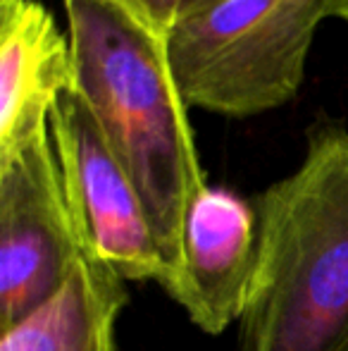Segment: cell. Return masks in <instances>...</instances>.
<instances>
[{
    "label": "cell",
    "instance_id": "cell-2",
    "mask_svg": "<svg viewBox=\"0 0 348 351\" xmlns=\"http://www.w3.org/2000/svg\"><path fill=\"white\" fill-rule=\"evenodd\" d=\"M260 256L239 351H348V127L320 120L256 199Z\"/></svg>",
    "mask_w": 348,
    "mask_h": 351
},
{
    "label": "cell",
    "instance_id": "cell-8",
    "mask_svg": "<svg viewBox=\"0 0 348 351\" xmlns=\"http://www.w3.org/2000/svg\"><path fill=\"white\" fill-rule=\"evenodd\" d=\"M124 285L84 256L51 299L0 330V351H117L115 325L129 299Z\"/></svg>",
    "mask_w": 348,
    "mask_h": 351
},
{
    "label": "cell",
    "instance_id": "cell-10",
    "mask_svg": "<svg viewBox=\"0 0 348 351\" xmlns=\"http://www.w3.org/2000/svg\"><path fill=\"white\" fill-rule=\"evenodd\" d=\"M332 17H339V19H344V22H348V0H334Z\"/></svg>",
    "mask_w": 348,
    "mask_h": 351
},
{
    "label": "cell",
    "instance_id": "cell-7",
    "mask_svg": "<svg viewBox=\"0 0 348 351\" xmlns=\"http://www.w3.org/2000/svg\"><path fill=\"white\" fill-rule=\"evenodd\" d=\"M75 91L70 38L36 0H0V162L51 132V112Z\"/></svg>",
    "mask_w": 348,
    "mask_h": 351
},
{
    "label": "cell",
    "instance_id": "cell-9",
    "mask_svg": "<svg viewBox=\"0 0 348 351\" xmlns=\"http://www.w3.org/2000/svg\"><path fill=\"white\" fill-rule=\"evenodd\" d=\"M112 3L126 10L150 32L168 38L170 32L189 14L193 0H112Z\"/></svg>",
    "mask_w": 348,
    "mask_h": 351
},
{
    "label": "cell",
    "instance_id": "cell-3",
    "mask_svg": "<svg viewBox=\"0 0 348 351\" xmlns=\"http://www.w3.org/2000/svg\"><path fill=\"white\" fill-rule=\"evenodd\" d=\"M334 0H217L181 19L168 60L186 106L251 117L296 98Z\"/></svg>",
    "mask_w": 348,
    "mask_h": 351
},
{
    "label": "cell",
    "instance_id": "cell-11",
    "mask_svg": "<svg viewBox=\"0 0 348 351\" xmlns=\"http://www.w3.org/2000/svg\"><path fill=\"white\" fill-rule=\"evenodd\" d=\"M213 3H217V0H193V5H191V10H189V14H186V17H191V14H196V12H200V10L210 8Z\"/></svg>",
    "mask_w": 348,
    "mask_h": 351
},
{
    "label": "cell",
    "instance_id": "cell-6",
    "mask_svg": "<svg viewBox=\"0 0 348 351\" xmlns=\"http://www.w3.org/2000/svg\"><path fill=\"white\" fill-rule=\"evenodd\" d=\"M260 256L258 210L234 191L205 184L181 230L179 265L163 287L208 335L241 323Z\"/></svg>",
    "mask_w": 348,
    "mask_h": 351
},
{
    "label": "cell",
    "instance_id": "cell-4",
    "mask_svg": "<svg viewBox=\"0 0 348 351\" xmlns=\"http://www.w3.org/2000/svg\"><path fill=\"white\" fill-rule=\"evenodd\" d=\"M51 134L84 256L124 282L163 285L168 263L144 199L77 91L55 103Z\"/></svg>",
    "mask_w": 348,
    "mask_h": 351
},
{
    "label": "cell",
    "instance_id": "cell-5",
    "mask_svg": "<svg viewBox=\"0 0 348 351\" xmlns=\"http://www.w3.org/2000/svg\"><path fill=\"white\" fill-rule=\"evenodd\" d=\"M81 258L48 132L0 162V330L51 299Z\"/></svg>",
    "mask_w": 348,
    "mask_h": 351
},
{
    "label": "cell",
    "instance_id": "cell-1",
    "mask_svg": "<svg viewBox=\"0 0 348 351\" xmlns=\"http://www.w3.org/2000/svg\"><path fill=\"white\" fill-rule=\"evenodd\" d=\"M70 24L75 91L139 189L168 263L179 265L191 201L208 182L186 103L168 60V38L112 0H62Z\"/></svg>",
    "mask_w": 348,
    "mask_h": 351
}]
</instances>
